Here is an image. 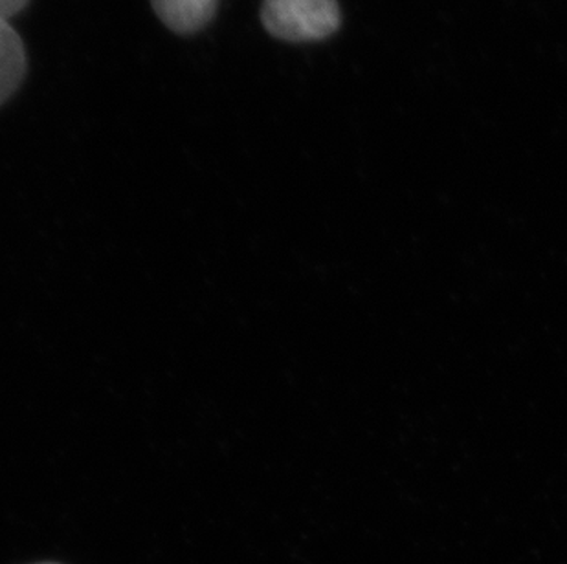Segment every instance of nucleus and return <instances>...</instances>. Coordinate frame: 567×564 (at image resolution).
I'll return each instance as SVG.
<instances>
[{"mask_svg": "<svg viewBox=\"0 0 567 564\" xmlns=\"http://www.w3.org/2000/svg\"><path fill=\"white\" fill-rule=\"evenodd\" d=\"M262 27L289 43L320 41L340 27L337 0H262Z\"/></svg>", "mask_w": 567, "mask_h": 564, "instance_id": "nucleus-1", "label": "nucleus"}, {"mask_svg": "<svg viewBox=\"0 0 567 564\" xmlns=\"http://www.w3.org/2000/svg\"><path fill=\"white\" fill-rule=\"evenodd\" d=\"M156 15L172 32H198L214 19L219 0H151Z\"/></svg>", "mask_w": 567, "mask_h": 564, "instance_id": "nucleus-2", "label": "nucleus"}, {"mask_svg": "<svg viewBox=\"0 0 567 564\" xmlns=\"http://www.w3.org/2000/svg\"><path fill=\"white\" fill-rule=\"evenodd\" d=\"M27 74V50L10 22L0 21V105L10 100Z\"/></svg>", "mask_w": 567, "mask_h": 564, "instance_id": "nucleus-3", "label": "nucleus"}, {"mask_svg": "<svg viewBox=\"0 0 567 564\" xmlns=\"http://www.w3.org/2000/svg\"><path fill=\"white\" fill-rule=\"evenodd\" d=\"M28 0H0V21L10 22L11 17L27 8Z\"/></svg>", "mask_w": 567, "mask_h": 564, "instance_id": "nucleus-4", "label": "nucleus"}, {"mask_svg": "<svg viewBox=\"0 0 567 564\" xmlns=\"http://www.w3.org/2000/svg\"><path fill=\"white\" fill-rule=\"evenodd\" d=\"M43 564H55V563H43Z\"/></svg>", "mask_w": 567, "mask_h": 564, "instance_id": "nucleus-5", "label": "nucleus"}]
</instances>
